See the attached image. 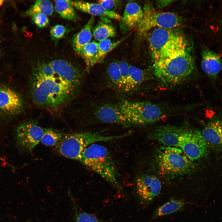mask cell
Listing matches in <instances>:
<instances>
[{
    "instance_id": "1",
    "label": "cell",
    "mask_w": 222,
    "mask_h": 222,
    "mask_svg": "<svg viewBox=\"0 0 222 222\" xmlns=\"http://www.w3.org/2000/svg\"><path fill=\"white\" fill-rule=\"evenodd\" d=\"M82 81L80 70L66 60L39 62L33 66L29 76L30 96L38 106L57 111L75 98Z\"/></svg>"
},
{
    "instance_id": "2",
    "label": "cell",
    "mask_w": 222,
    "mask_h": 222,
    "mask_svg": "<svg viewBox=\"0 0 222 222\" xmlns=\"http://www.w3.org/2000/svg\"><path fill=\"white\" fill-rule=\"evenodd\" d=\"M154 74L163 86L177 85L187 79L195 68L191 47L187 41L152 61Z\"/></svg>"
},
{
    "instance_id": "3",
    "label": "cell",
    "mask_w": 222,
    "mask_h": 222,
    "mask_svg": "<svg viewBox=\"0 0 222 222\" xmlns=\"http://www.w3.org/2000/svg\"><path fill=\"white\" fill-rule=\"evenodd\" d=\"M80 161L113 187L122 190L117 179L116 165L110 152L105 146L96 143L90 145L84 150Z\"/></svg>"
},
{
    "instance_id": "4",
    "label": "cell",
    "mask_w": 222,
    "mask_h": 222,
    "mask_svg": "<svg viewBox=\"0 0 222 222\" xmlns=\"http://www.w3.org/2000/svg\"><path fill=\"white\" fill-rule=\"evenodd\" d=\"M127 133L117 136H105L98 132L88 131L64 135L56 145L57 150L64 156L80 161L83 152L88 146L100 142H107L123 138Z\"/></svg>"
},
{
    "instance_id": "5",
    "label": "cell",
    "mask_w": 222,
    "mask_h": 222,
    "mask_svg": "<svg viewBox=\"0 0 222 222\" xmlns=\"http://www.w3.org/2000/svg\"><path fill=\"white\" fill-rule=\"evenodd\" d=\"M156 162L160 174L169 179L189 174L194 169L192 162L181 149L175 147H162Z\"/></svg>"
},
{
    "instance_id": "6",
    "label": "cell",
    "mask_w": 222,
    "mask_h": 222,
    "mask_svg": "<svg viewBox=\"0 0 222 222\" xmlns=\"http://www.w3.org/2000/svg\"><path fill=\"white\" fill-rule=\"evenodd\" d=\"M117 105L124 116L127 125L153 123L159 119L164 114L159 106L149 102L125 101Z\"/></svg>"
},
{
    "instance_id": "7",
    "label": "cell",
    "mask_w": 222,
    "mask_h": 222,
    "mask_svg": "<svg viewBox=\"0 0 222 222\" xmlns=\"http://www.w3.org/2000/svg\"><path fill=\"white\" fill-rule=\"evenodd\" d=\"M187 41L182 34L171 29L161 28L152 29L148 37L152 61Z\"/></svg>"
},
{
    "instance_id": "8",
    "label": "cell",
    "mask_w": 222,
    "mask_h": 222,
    "mask_svg": "<svg viewBox=\"0 0 222 222\" xmlns=\"http://www.w3.org/2000/svg\"><path fill=\"white\" fill-rule=\"evenodd\" d=\"M143 10L142 18L137 27L140 35H144L156 28L171 29L181 23L180 18L172 13L157 11L146 5Z\"/></svg>"
},
{
    "instance_id": "9",
    "label": "cell",
    "mask_w": 222,
    "mask_h": 222,
    "mask_svg": "<svg viewBox=\"0 0 222 222\" xmlns=\"http://www.w3.org/2000/svg\"><path fill=\"white\" fill-rule=\"evenodd\" d=\"M179 147L192 162L206 155L208 146L201 131L186 127L179 138Z\"/></svg>"
},
{
    "instance_id": "10",
    "label": "cell",
    "mask_w": 222,
    "mask_h": 222,
    "mask_svg": "<svg viewBox=\"0 0 222 222\" xmlns=\"http://www.w3.org/2000/svg\"><path fill=\"white\" fill-rule=\"evenodd\" d=\"M44 129L32 121L24 122L19 125L16 132L18 147L23 151L30 152L40 142Z\"/></svg>"
},
{
    "instance_id": "11",
    "label": "cell",
    "mask_w": 222,
    "mask_h": 222,
    "mask_svg": "<svg viewBox=\"0 0 222 222\" xmlns=\"http://www.w3.org/2000/svg\"><path fill=\"white\" fill-rule=\"evenodd\" d=\"M162 185L156 176L144 174L139 176L135 183V192L140 203L147 205L160 194Z\"/></svg>"
},
{
    "instance_id": "12",
    "label": "cell",
    "mask_w": 222,
    "mask_h": 222,
    "mask_svg": "<svg viewBox=\"0 0 222 222\" xmlns=\"http://www.w3.org/2000/svg\"><path fill=\"white\" fill-rule=\"evenodd\" d=\"M21 96L14 89L0 84V114L11 116L20 113L24 106Z\"/></svg>"
},
{
    "instance_id": "13",
    "label": "cell",
    "mask_w": 222,
    "mask_h": 222,
    "mask_svg": "<svg viewBox=\"0 0 222 222\" xmlns=\"http://www.w3.org/2000/svg\"><path fill=\"white\" fill-rule=\"evenodd\" d=\"M185 128L169 125L158 126L150 133L149 138L166 146L179 147V138Z\"/></svg>"
},
{
    "instance_id": "14",
    "label": "cell",
    "mask_w": 222,
    "mask_h": 222,
    "mask_svg": "<svg viewBox=\"0 0 222 222\" xmlns=\"http://www.w3.org/2000/svg\"><path fill=\"white\" fill-rule=\"evenodd\" d=\"M201 132L208 147L216 151H222V119L209 122Z\"/></svg>"
},
{
    "instance_id": "15",
    "label": "cell",
    "mask_w": 222,
    "mask_h": 222,
    "mask_svg": "<svg viewBox=\"0 0 222 222\" xmlns=\"http://www.w3.org/2000/svg\"><path fill=\"white\" fill-rule=\"evenodd\" d=\"M143 15V10L137 3L128 2L126 5L121 18L120 27L123 31L137 27Z\"/></svg>"
},
{
    "instance_id": "16",
    "label": "cell",
    "mask_w": 222,
    "mask_h": 222,
    "mask_svg": "<svg viewBox=\"0 0 222 222\" xmlns=\"http://www.w3.org/2000/svg\"><path fill=\"white\" fill-rule=\"evenodd\" d=\"M201 67L203 71L212 79H215L222 69V59L217 53L208 49L202 53Z\"/></svg>"
},
{
    "instance_id": "17",
    "label": "cell",
    "mask_w": 222,
    "mask_h": 222,
    "mask_svg": "<svg viewBox=\"0 0 222 222\" xmlns=\"http://www.w3.org/2000/svg\"><path fill=\"white\" fill-rule=\"evenodd\" d=\"M72 6L77 10L91 15L120 21L121 16L114 11L107 10L99 4L81 1H71Z\"/></svg>"
},
{
    "instance_id": "18",
    "label": "cell",
    "mask_w": 222,
    "mask_h": 222,
    "mask_svg": "<svg viewBox=\"0 0 222 222\" xmlns=\"http://www.w3.org/2000/svg\"><path fill=\"white\" fill-rule=\"evenodd\" d=\"M96 118L103 123L127 125L126 119L117 105H105L99 107L95 113Z\"/></svg>"
},
{
    "instance_id": "19",
    "label": "cell",
    "mask_w": 222,
    "mask_h": 222,
    "mask_svg": "<svg viewBox=\"0 0 222 222\" xmlns=\"http://www.w3.org/2000/svg\"><path fill=\"white\" fill-rule=\"evenodd\" d=\"M94 21V17L92 16L81 30L74 36L72 45L76 53L79 54L82 48L91 42Z\"/></svg>"
},
{
    "instance_id": "20",
    "label": "cell",
    "mask_w": 222,
    "mask_h": 222,
    "mask_svg": "<svg viewBox=\"0 0 222 222\" xmlns=\"http://www.w3.org/2000/svg\"><path fill=\"white\" fill-rule=\"evenodd\" d=\"M190 204L182 199L172 198L155 209L153 218L156 219L177 212Z\"/></svg>"
},
{
    "instance_id": "21",
    "label": "cell",
    "mask_w": 222,
    "mask_h": 222,
    "mask_svg": "<svg viewBox=\"0 0 222 222\" xmlns=\"http://www.w3.org/2000/svg\"><path fill=\"white\" fill-rule=\"evenodd\" d=\"M125 39L123 38L116 41H113L108 38L98 42V49L93 61V66L102 63L106 55L118 46Z\"/></svg>"
},
{
    "instance_id": "22",
    "label": "cell",
    "mask_w": 222,
    "mask_h": 222,
    "mask_svg": "<svg viewBox=\"0 0 222 222\" xmlns=\"http://www.w3.org/2000/svg\"><path fill=\"white\" fill-rule=\"evenodd\" d=\"M54 10L53 7L52 3L49 1L46 0H38L23 13V15L24 16H32L37 14L41 13L51 15L52 14Z\"/></svg>"
},
{
    "instance_id": "23",
    "label": "cell",
    "mask_w": 222,
    "mask_h": 222,
    "mask_svg": "<svg viewBox=\"0 0 222 222\" xmlns=\"http://www.w3.org/2000/svg\"><path fill=\"white\" fill-rule=\"evenodd\" d=\"M145 78L144 71L135 66L130 65L126 92L132 91L143 82Z\"/></svg>"
},
{
    "instance_id": "24",
    "label": "cell",
    "mask_w": 222,
    "mask_h": 222,
    "mask_svg": "<svg viewBox=\"0 0 222 222\" xmlns=\"http://www.w3.org/2000/svg\"><path fill=\"white\" fill-rule=\"evenodd\" d=\"M92 30V36L98 42L110 37H115L116 35L114 28L107 22H100Z\"/></svg>"
},
{
    "instance_id": "25",
    "label": "cell",
    "mask_w": 222,
    "mask_h": 222,
    "mask_svg": "<svg viewBox=\"0 0 222 222\" xmlns=\"http://www.w3.org/2000/svg\"><path fill=\"white\" fill-rule=\"evenodd\" d=\"M71 1V0L55 1V8L56 12L62 18L74 20L76 19L77 17Z\"/></svg>"
},
{
    "instance_id": "26",
    "label": "cell",
    "mask_w": 222,
    "mask_h": 222,
    "mask_svg": "<svg viewBox=\"0 0 222 222\" xmlns=\"http://www.w3.org/2000/svg\"><path fill=\"white\" fill-rule=\"evenodd\" d=\"M98 49V43L93 41L84 46L79 54L85 62L88 71L93 66V61Z\"/></svg>"
},
{
    "instance_id": "27",
    "label": "cell",
    "mask_w": 222,
    "mask_h": 222,
    "mask_svg": "<svg viewBox=\"0 0 222 222\" xmlns=\"http://www.w3.org/2000/svg\"><path fill=\"white\" fill-rule=\"evenodd\" d=\"M106 72L111 83L121 90L122 79L118 62L113 61L109 63L107 68Z\"/></svg>"
},
{
    "instance_id": "28",
    "label": "cell",
    "mask_w": 222,
    "mask_h": 222,
    "mask_svg": "<svg viewBox=\"0 0 222 222\" xmlns=\"http://www.w3.org/2000/svg\"><path fill=\"white\" fill-rule=\"evenodd\" d=\"M64 134L56 130L44 129V131L40 142L46 146L56 145L60 141Z\"/></svg>"
},
{
    "instance_id": "29",
    "label": "cell",
    "mask_w": 222,
    "mask_h": 222,
    "mask_svg": "<svg viewBox=\"0 0 222 222\" xmlns=\"http://www.w3.org/2000/svg\"><path fill=\"white\" fill-rule=\"evenodd\" d=\"M74 222H105L94 214L77 209L75 211Z\"/></svg>"
},
{
    "instance_id": "30",
    "label": "cell",
    "mask_w": 222,
    "mask_h": 222,
    "mask_svg": "<svg viewBox=\"0 0 222 222\" xmlns=\"http://www.w3.org/2000/svg\"><path fill=\"white\" fill-rule=\"evenodd\" d=\"M31 17L33 22L39 28L46 27L49 24V19L47 15L45 14L41 13L37 14Z\"/></svg>"
},
{
    "instance_id": "31",
    "label": "cell",
    "mask_w": 222,
    "mask_h": 222,
    "mask_svg": "<svg viewBox=\"0 0 222 222\" xmlns=\"http://www.w3.org/2000/svg\"><path fill=\"white\" fill-rule=\"evenodd\" d=\"M66 32V29L62 25L57 24L52 27L50 31V34L52 38L58 40L63 37Z\"/></svg>"
},
{
    "instance_id": "32",
    "label": "cell",
    "mask_w": 222,
    "mask_h": 222,
    "mask_svg": "<svg viewBox=\"0 0 222 222\" xmlns=\"http://www.w3.org/2000/svg\"><path fill=\"white\" fill-rule=\"evenodd\" d=\"M97 3L101 5L105 9L109 11L116 8L120 3V1L114 0H100Z\"/></svg>"
},
{
    "instance_id": "33",
    "label": "cell",
    "mask_w": 222,
    "mask_h": 222,
    "mask_svg": "<svg viewBox=\"0 0 222 222\" xmlns=\"http://www.w3.org/2000/svg\"><path fill=\"white\" fill-rule=\"evenodd\" d=\"M173 2V1L171 0L158 1L156 2V4L159 7L163 8L168 6Z\"/></svg>"
},
{
    "instance_id": "34",
    "label": "cell",
    "mask_w": 222,
    "mask_h": 222,
    "mask_svg": "<svg viewBox=\"0 0 222 222\" xmlns=\"http://www.w3.org/2000/svg\"><path fill=\"white\" fill-rule=\"evenodd\" d=\"M1 40L0 39V57H1Z\"/></svg>"
},
{
    "instance_id": "35",
    "label": "cell",
    "mask_w": 222,
    "mask_h": 222,
    "mask_svg": "<svg viewBox=\"0 0 222 222\" xmlns=\"http://www.w3.org/2000/svg\"><path fill=\"white\" fill-rule=\"evenodd\" d=\"M4 1L3 0H0V6L2 5L4 3Z\"/></svg>"
}]
</instances>
